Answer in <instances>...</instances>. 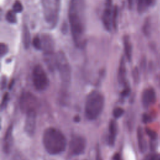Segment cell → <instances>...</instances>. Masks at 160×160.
<instances>
[{"label": "cell", "mask_w": 160, "mask_h": 160, "mask_svg": "<svg viewBox=\"0 0 160 160\" xmlns=\"http://www.w3.org/2000/svg\"><path fill=\"white\" fill-rule=\"evenodd\" d=\"M24 131L29 136H32L36 129V110H31L26 113Z\"/></svg>", "instance_id": "8fae6325"}, {"label": "cell", "mask_w": 160, "mask_h": 160, "mask_svg": "<svg viewBox=\"0 0 160 160\" xmlns=\"http://www.w3.org/2000/svg\"><path fill=\"white\" fill-rule=\"evenodd\" d=\"M41 3L46 22L51 28L55 27L59 19L61 0H41Z\"/></svg>", "instance_id": "277c9868"}, {"label": "cell", "mask_w": 160, "mask_h": 160, "mask_svg": "<svg viewBox=\"0 0 160 160\" xmlns=\"http://www.w3.org/2000/svg\"><path fill=\"white\" fill-rule=\"evenodd\" d=\"M144 2L146 6H149L153 4L154 0H144Z\"/></svg>", "instance_id": "836d02e7"}, {"label": "cell", "mask_w": 160, "mask_h": 160, "mask_svg": "<svg viewBox=\"0 0 160 160\" xmlns=\"http://www.w3.org/2000/svg\"><path fill=\"white\" fill-rule=\"evenodd\" d=\"M118 8L117 6H116L113 8V13H112V24L114 29H117V27H118Z\"/></svg>", "instance_id": "ffe728a7"}, {"label": "cell", "mask_w": 160, "mask_h": 160, "mask_svg": "<svg viewBox=\"0 0 160 160\" xmlns=\"http://www.w3.org/2000/svg\"><path fill=\"white\" fill-rule=\"evenodd\" d=\"M79 120H80V118H79L78 116H76V117L74 118V121L78 122V121H79Z\"/></svg>", "instance_id": "8d00e7d4"}, {"label": "cell", "mask_w": 160, "mask_h": 160, "mask_svg": "<svg viewBox=\"0 0 160 160\" xmlns=\"http://www.w3.org/2000/svg\"><path fill=\"white\" fill-rule=\"evenodd\" d=\"M123 45L124 54L128 61H131L132 58V46L128 36L126 35L123 38Z\"/></svg>", "instance_id": "e0dca14e"}, {"label": "cell", "mask_w": 160, "mask_h": 160, "mask_svg": "<svg viewBox=\"0 0 160 160\" xmlns=\"http://www.w3.org/2000/svg\"><path fill=\"white\" fill-rule=\"evenodd\" d=\"M117 124L114 120H111L109 122V137H108V144L110 146H113L116 140L117 134Z\"/></svg>", "instance_id": "5bb4252c"}, {"label": "cell", "mask_w": 160, "mask_h": 160, "mask_svg": "<svg viewBox=\"0 0 160 160\" xmlns=\"http://www.w3.org/2000/svg\"><path fill=\"white\" fill-rule=\"evenodd\" d=\"M32 80L34 88L39 91L46 90L49 85L48 76L42 66L36 65L32 72Z\"/></svg>", "instance_id": "52a82bcc"}, {"label": "cell", "mask_w": 160, "mask_h": 160, "mask_svg": "<svg viewBox=\"0 0 160 160\" xmlns=\"http://www.w3.org/2000/svg\"><path fill=\"white\" fill-rule=\"evenodd\" d=\"M86 146V139L79 136H74L69 143L70 152L74 155H79L84 152Z\"/></svg>", "instance_id": "9c48e42d"}, {"label": "cell", "mask_w": 160, "mask_h": 160, "mask_svg": "<svg viewBox=\"0 0 160 160\" xmlns=\"http://www.w3.org/2000/svg\"><path fill=\"white\" fill-rule=\"evenodd\" d=\"M6 82H7L6 77L2 76L1 78V88H2V89L5 88V87L6 86Z\"/></svg>", "instance_id": "f546056e"}, {"label": "cell", "mask_w": 160, "mask_h": 160, "mask_svg": "<svg viewBox=\"0 0 160 160\" xmlns=\"http://www.w3.org/2000/svg\"><path fill=\"white\" fill-rule=\"evenodd\" d=\"M55 64L63 86L65 88L68 87L71 80V69L69 61L63 51H59L56 54Z\"/></svg>", "instance_id": "5b68a950"}, {"label": "cell", "mask_w": 160, "mask_h": 160, "mask_svg": "<svg viewBox=\"0 0 160 160\" xmlns=\"http://www.w3.org/2000/svg\"><path fill=\"white\" fill-rule=\"evenodd\" d=\"M146 132L147 133V134L152 139H156L157 138V134L156 132L153 131V130H151V129L149 128H146Z\"/></svg>", "instance_id": "484cf974"}, {"label": "cell", "mask_w": 160, "mask_h": 160, "mask_svg": "<svg viewBox=\"0 0 160 160\" xmlns=\"http://www.w3.org/2000/svg\"><path fill=\"white\" fill-rule=\"evenodd\" d=\"M132 78L133 80L135 82H138L139 80V71L138 69L135 67L132 71Z\"/></svg>", "instance_id": "d4e9b609"}, {"label": "cell", "mask_w": 160, "mask_h": 160, "mask_svg": "<svg viewBox=\"0 0 160 160\" xmlns=\"http://www.w3.org/2000/svg\"><path fill=\"white\" fill-rule=\"evenodd\" d=\"M6 19L8 22L11 24L16 23L17 19L15 12L13 11H8L6 14Z\"/></svg>", "instance_id": "d6986e66"}, {"label": "cell", "mask_w": 160, "mask_h": 160, "mask_svg": "<svg viewBox=\"0 0 160 160\" xmlns=\"http://www.w3.org/2000/svg\"><path fill=\"white\" fill-rule=\"evenodd\" d=\"M38 106L37 98L29 92H23L20 98L19 106L23 112H28L31 110H35Z\"/></svg>", "instance_id": "ba28073f"}, {"label": "cell", "mask_w": 160, "mask_h": 160, "mask_svg": "<svg viewBox=\"0 0 160 160\" xmlns=\"http://www.w3.org/2000/svg\"><path fill=\"white\" fill-rule=\"evenodd\" d=\"M22 9H23V6L21 2L19 1L16 0L12 6V11L15 13H18V12H21L22 11Z\"/></svg>", "instance_id": "7402d4cb"}, {"label": "cell", "mask_w": 160, "mask_h": 160, "mask_svg": "<svg viewBox=\"0 0 160 160\" xmlns=\"http://www.w3.org/2000/svg\"><path fill=\"white\" fill-rule=\"evenodd\" d=\"M96 160H102L101 153H100V150L98 148H97V151H96Z\"/></svg>", "instance_id": "d6a6232c"}, {"label": "cell", "mask_w": 160, "mask_h": 160, "mask_svg": "<svg viewBox=\"0 0 160 160\" xmlns=\"http://www.w3.org/2000/svg\"><path fill=\"white\" fill-rule=\"evenodd\" d=\"M113 10L112 9V0H106L105 8L102 16V21L104 28L109 31L111 29Z\"/></svg>", "instance_id": "30bf717a"}, {"label": "cell", "mask_w": 160, "mask_h": 160, "mask_svg": "<svg viewBox=\"0 0 160 160\" xmlns=\"http://www.w3.org/2000/svg\"><path fill=\"white\" fill-rule=\"evenodd\" d=\"M113 160H122L120 154L118 153H116L113 156Z\"/></svg>", "instance_id": "e575fe53"}, {"label": "cell", "mask_w": 160, "mask_h": 160, "mask_svg": "<svg viewBox=\"0 0 160 160\" xmlns=\"http://www.w3.org/2000/svg\"><path fill=\"white\" fill-rule=\"evenodd\" d=\"M12 126H9L8 129L4 139L3 150L5 152H8L11 150L12 144Z\"/></svg>", "instance_id": "4fadbf2b"}, {"label": "cell", "mask_w": 160, "mask_h": 160, "mask_svg": "<svg viewBox=\"0 0 160 160\" xmlns=\"http://www.w3.org/2000/svg\"><path fill=\"white\" fill-rule=\"evenodd\" d=\"M137 138L139 151L141 152H144L147 149V144L143 134L142 128L141 127H139L137 129Z\"/></svg>", "instance_id": "2e32d148"}, {"label": "cell", "mask_w": 160, "mask_h": 160, "mask_svg": "<svg viewBox=\"0 0 160 160\" xmlns=\"http://www.w3.org/2000/svg\"><path fill=\"white\" fill-rule=\"evenodd\" d=\"M86 0H70L68 16L72 38L76 46L82 48L86 43L85 37Z\"/></svg>", "instance_id": "6da1fadb"}, {"label": "cell", "mask_w": 160, "mask_h": 160, "mask_svg": "<svg viewBox=\"0 0 160 160\" xmlns=\"http://www.w3.org/2000/svg\"><path fill=\"white\" fill-rule=\"evenodd\" d=\"M104 98L98 91H92L87 96L85 103V115L89 120L96 119L102 111Z\"/></svg>", "instance_id": "3957f363"}, {"label": "cell", "mask_w": 160, "mask_h": 160, "mask_svg": "<svg viewBox=\"0 0 160 160\" xmlns=\"http://www.w3.org/2000/svg\"><path fill=\"white\" fill-rule=\"evenodd\" d=\"M22 43L25 49H28L31 44V34L28 27L24 25L22 28Z\"/></svg>", "instance_id": "ac0fdd59"}, {"label": "cell", "mask_w": 160, "mask_h": 160, "mask_svg": "<svg viewBox=\"0 0 160 160\" xmlns=\"http://www.w3.org/2000/svg\"><path fill=\"white\" fill-rule=\"evenodd\" d=\"M130 92V89L128 87H126V88L124 89V90L121 92V95L122 96H127Z\"/></svg>", "instance_id": "4dcf8cb0"}, {"label": "cell", "mask_w": 160, "mask_h": 160, "mask_svg": "<svg viewBox=\"0 0 160 160\" xmlns=\"http://www.w3.org/2000/svg\"><path fill=\"white\" fill-rule=\"evenodd\" d=\"M8 51H9V49H8V46L4 43L1 42L0 44V56H1V57L2 58L4 56H5L8 53Z\"/></svg>", "instance_id": "cb8c5ba5"}, {"label": "cell", "mask_w": 160, "mask_h": 160, "mask_svg": "<svg viewBox=\"0 0 160 160\" xmlns=\"http://www.w3.org/2000/svg\"><path fill=\"white\" fill-rule=\"evenodd\" d=\"M32 45L34 48L37 50L42 49V42L41 39L39 36H36L32 39Z\"/></svg>", "instance_id": "44dd1931"}, {"label": "cell", "mask_w": 160, "mask_h": 160, "mask_svg": "<svg viewBox=\"0 0 160 160\" xmlns=\"http://www.w3.org/2000/svg\"><path fill=\"white\" fill-rule=\"evenodd\" d=\"M126 64H125V59L124 57H122L119 65L118 71V82L122 84L124 83L126 80Z\"/></svg>", "instance_id": "9a60e30c"}, {"label": "cell", "mask_w": 160, "mask_h": 160, "mask_svg": "<svg viewBox=\"0 0 160 160\" xmlns=\"http://www.w3.org/2000/svg\"><path fill=\"white\" fill-rule=\"evenodd\" d=\"M41 39L42 42V49L44 52L45 61L49 68L51 69L54 66H56V54H54V41L52 38L48 34H42Z\"/></svg>", "instance_id": "8992f818"}, {"label": "cell", "mask_w": 160, "mask_h": 160, "mask_svg": "<svg viewBox=\"0 0 160 160\" xmlns=\"http://www.w3.org/2000/svg\"><path fill=\"white\" fill-rule=\"evenodd\" d=\"M159 158L155 154H150L147 156L143 160H158Z\"/></svg>", "instance_id": "f1b7e54d"}, {"label": "cell", "mask_w": 160, "mask_h": 160, "mask_svg": "<svg viewBox=\"0 0 160 160\" xmlns=\"http://www.w3.org/2000/svg\"><path fill=\"white\" fill-rule=\"evenodd\" d=\"M9 99V94L8 92H6L2 98V102H1V109L4 108L7 104V102Z\"/></svg>", "instance_id": "4316f807"}, {"label": "cell", "mask_w": 160, "mask_h": 160, "mask_svg": "<svg viewBox=\"0 0 160 160\" xmlns=\"http://www.w3.org/2000/svg\"><path fill=\"white\" fill-rule=\"evenodd\" d=\"M142 121L146 123V122H148L151 121V118L149 115L146 114H144L142 116Z\"/></svg>", "instance_id": "1f68e13d"}, {"label": "cell", "mask_w": 160, "mask_h": 160, "mask_svg": "<svg viewBox=\"0 0 160 160\" xmlns=\"http://www.w3.org/2000/svg\"><path fill=\"white\" fill-rule=\"evenodd\" d=\"M128 1V6L130 9H131L133 6V4H134V0H127Z\"/></svg>", "instance_id": "d590c367"}, {"label": "cell", "mask_w": 160, "mask_h": 160, "mask_svg": "<svg viewBox=\"0 0 160 160\" xmlns=\"http://www.w3.org/2000/svg\"><path fill=\"white\" fill-rule=\"evenodd\" d=\"M124 111L122 108H121L120 107H117L114 109L112 114L115 118H119L121 116H122V115L124 114Z\"/></svg>", "instance_id": "603a6c76"}, {"label": "cell", "mask_w": 160, "mask_h": 160, "mask_svg": "<svg viewBox=\"0 0 160 160\" xmlns=\"http://www.w3.org/2000/svg\"><path fill=\"white\" fill-rule=\"evenodd\" d=\"M42 142L46 151L52 155L62 152L66 147L65 136L54 128H48L44 131Z\"/></svg>", "instance_id": "7a4b0ae2"}, {"label": "cell", "mask_w": 160, "mask_h": 160, "mask_svg": "<svg viewBox=\"0 0 160 160\" xmlns=\"http://www.w3.org/2000/svg\"><path fill=\"white\" fill-rule=\"evenodd\" d=\"M143 31L144 33L146 35H148L149 33V22H146L144 26H143Z\"/></svg>", "instance_id": "83f0119b"}, {"label": "cell", "mask_w": 160, "mask_h": 160, "mask_svg": "<svg viewBox=\"0 0 160 160\" xmlns=\"http://www.w3.org/2000/svg\"><path fill=\"white\" fill-rule=\"evenodd\" d=\"M156 101V92L153 88H147L142 94V103L144 108H148Z\"/></svg>", "instance_id": "7c38bea8"}, {"label": "cell", "mask_w": 160, "mask_h": 160, "mask_svg": "<svg viewBox=\"0 0 160 160\" xmlns=\"http://www.w3.org/2000/svg\"><path fill=\"white\" fill-rule=\"evenodd\" d=\"M158 160H160V158H159V159Z\"/></svg>", "instance_id": "74e56055"}]
</instances>
